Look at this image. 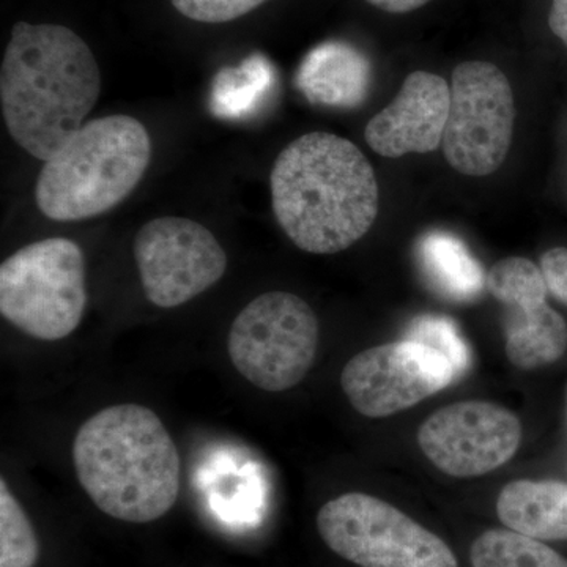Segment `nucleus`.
I'll use <instances>...</instances> for the list:
<instances>
[{
  "label": "nucleus",
  "mask_w": 567,
  "mask_h": 567,
  "mask_svg": "<svg viewBox=\"0 0 567 567\" xmlns=\"http://www.w3.org/2000/svg\"><path fill=\"white\" fill-rule=\"evenodd\" d=\"M73 464L93 505L117 520H158L181 494L177 446L142 405H112L89 417L74 436Z\"/></svg>",
  "instance_id": "nucleus-3"
},
{
  "label": "nucleus",
  "mask_w": 567,
  "mask_h": 567,
  "mask_svg": "<svg viewBox=\"0 0 567 567\" xmlns=\"http://www.w3.org/2000/svg\"><path fill=\"white\" fill-rule=\"evenodd\" d=\"M473 567H567V558L514 529H487L470 548Z\"/></svg>",
  "instance_id": "nucleus-18"
},
{
  "label": "nucleus",
  "mask_w": 567,
  "mask_h": 567,
  "mask_svg": "<svg viewBox=\"0 0 567 567\" xmlns=\"http://www.w3.org/2000/svg\"><path fill=\"white\" fill-rule=\"evenodd\" d=\"M276 219L298 248L336 254L374 226L379 183L364 153L344 137L309 133L290 142L270 175Z\"/></svg>",
  "instance_id": "nucleus-2"
},
{
  "label": "nucleus",
  "mask_w": 567,
  "mask_h": 567,
  "mask_svg": "<svg viewBox=\"0 0 567 567\" xmlns=\"http://www.w3.org/2000/svg\"><path fill=\"white\" fill-rule=\"evenodd\" d=\"M317 529L336 555L360 567H458L442 537L390 503L361 492L320 507Z\"/></svg>",
  "instance_id": "nucleus-7"
},
{
  "label": "nucleus",
  "mask_w": 567,
  "mask_h": 567,
  "mask_svg": "<svg viewBox=\"0 0 567 567\" xmlns=\"http://www.w3.org/2000/svg\"><path fill=\"white\" fill-rule=\"evenodd\" d=\"M275 71L262 54H254L240 66H227L216 74L210 93V110L216 117L240 118L259 110L274 87Z\"/></svg>",
  "instance_id": "nucleus-17"
},
{
  "label": "nucleus",
  "mask_w": 567,
  "mask_h": 567,
  "mask_svg": "<svg viewBox=\"0 0 567 567\" xmlns=\"http://www.w3.org/2000/svg\"><path fill=\"white\" fill-rule=\"evenodd\" d=\"M456 377L443 354L405 339L358 353L346 364L341 385L358 413L385 417L439 393Z\"/></svg>",
  "instance_id": "nucleus-10"
},
{
  "label": "nucleus",
  "mask_w": 567,
  "mask_h": 567,
  "mask_svg": "<svg viewBox=\"0 0 567 567\" xmlns=\"http://www.w3.org/2000/svg\"><path fill=\"white\" fill-rule=\"evenodd\" d=\"M102 74L89 44L61 24L20 21L0 70V103L10 136L48 162L99 102Z\"/></svg>",
  "instance_id": "nucleus-1"
},
{
  "label": "nucleus",
  "mask_w": 567,
  "mask_h": 567,
  "mask_svg": "<svg viewBox=\"0 0 567 567\" xmlns=\"http://www.w3.org/2000/svg\"><path fill=\"white\" fill-rule=\"evenodd\" d=\"M268 0H171L174 9L188 20L204 24H224L259 9Z\"/></svg>",
  "instance_id": "nucleus-21"
},
{
  "label": "nucleus",
  "mask_w": 567,
  "mask_h": 567,
  "mask_svg": "<svg viewBox=\"0 0 567 567\" xmlns=\"http://www.w3.org/2000/svg\"><path fill=\"white\" fill-rule=\"evenodd\" d=\"M548 25H550V31L554 32L567 48V0H551Z\"/></svg>",
  "instance_id": "nucleus-23"
},
{
  "label": "nucleus",
  "mask_w": 567,
  "mask_h": 567,
  "mask_svg": "<svg viewBox=\"0 0 567 567\" xmlns=\"http://www.w3.org/2000/svg\"><path fill=\"white\" fill-rule=\"evenodd\" d=\"M142 289L158 308H177L215 286L226 274L227 256L200 223L177 216L152 219L133 245Z\"/></svg>",
  "instance_id": "nucleus-9"
},
{
  "label": "nucleus",
  "mask_w": 567,
  "mask_h": 567,
  "mask_svg": "<svg viewBox=\"0 0 567 567\" xmlns=\"http://www.w3.org/2000/svg\"><path fill=\"white\" fill-rule=\"evenodd\" d=\"M371 85V65L357 48L342 41L319 44L301 62L297 87L316 104L354 107Z\"/></svg>",
  "instance_id": "nucleus-14"
},
{
  "label": "nucleus",
  "mask_w": 567,
  "mask_h": 567,
  "mask_svg": "<svg viewBox=\"0 0 567 567\" xmlns=\"http://www.w3.org/2000/svg\"><path fill=\"white\" fill-rule=\"evenodd\" d=\"M319 320L303 298L267 292L254 298L230 327V361L238 374L264 391L297 386L311 371Z\"/></svg>",
  "instance_id": "nucleus-6"
},
{
  "label": "nucleus",
  "mask_w": 567,
  "mask_h": 567,
  "mask_svg": "<svg viewBox=\"0 0 567 567\" xmlns=\"http://www.w3.org/2000/svg\"><path fill=\"white\" fill-rule=\"evenodd\" d=\"M450 106L445 78L415 71L406 76L394 102L368 123L365 142L385 158L434 152L445 136Z\"/></svg>",
  "instance_id": "nucleus-13"
},
{
  "label": "nucleus",
  "mask_w": 567,
  "mask_h": 567,
  "mask_svg": "<svg viewBox=\"0 0 567 567\" xmlns=\"http://www.w3.org/2000/svg\"><path fill=\"white\" fill-rule=\"evenodd\" d=\"M496 513L506 528L539 540L567 539V484L514 481L499 492Z\"/></svg>",
  "instance_id": "nucleus-15"
},
{
  "label": "nucleus",
  "mask_w": 567,
  "mask_h": 567,
  "mask_svg": "<svg viewBox=\"0 0 567 567\" xmlns=\"http://www.w3.org/2000/svg\"><path fill=\"white\" fill-rule=\"evenodd\" d=\"M520 440L518 417L505 406L484 401L443 406L417 431L424 456L454 477L494 472L514 457Z\"/></svg>",
  "instance_id": "nucleus-11"
},
{
  "label": "nucleus",
  "mask_w": 567,
  "mask_h": 567,
  "mask_svg": "<svg viewBox=\"0 0 567 567\" xmlns=\"http://www.w3.org/2000/svg\"><path fill=\"white\" fill-rule=\"evenodd\" d=\"M548 292L567 306V248H554L540 257Z\"/></svg>",
  "instance_id": "nucleus-22"
},
{
  "label": "nucleus",
  "mask_w": 567,
  "mask_h": 567,
  "mask_svg": "<svg viewBox=\"0 0 567 567\" xmlns=\"http://www.w3.org/2000/svg\"><path fill=\"white\" fill-rule=\"evenodd\" d=\"M486 286L506 308V354L532 371L555 363L567 349L565 319L547 305L543 270L524 257H507L488 270Z\"/></svg>",
  "instance_id": "nucleus-12"
},
{
  "label": "nucleus",
  "mask_w": 567,
  "mask_h": 567,
  "mask_svg": "<svg viewBox=\"0 0 567 567\" xmlns=\"http://www.w3.org/2000/svg\"><path fill=\"white\" fill-rule=\"evenodd\" d=\"M85 264L69 238H47L18 249L0 265V312L22 333L59 341L84 316Z\"/></svg>",
  "instance_id": "nucleus-5"
},
{
  "label": "nucleus",
  "mask_w": 567,
  "mask_h": 567,
  "mask_svg": "<svg viewBox=\"0 0 567 567\" xmlns=\"http://www.w3.org/2000/svg\"><path fill=\"white\" fill-rule=\"evenodd\" d=\"M365 2L386 13L402 14L421 9L431 0H365Z\"/></svg>",
  "instance_id": "nucleus-24"
},
{
  "label": "nucleus",
  "mask_w": 567,
  "mask_h": 567,
  "mask_svg": "<svg viewBox=\"0 0 567 567\" xmlns=\"http://www.w3.org/2000/svg\"><path fill=\"white\" fill-rule=\"evenodd\" d=\"M152 156L147 130L130 115L84 123L41 167L35 203L52 221H82L125 200Z\"/></svg>",
  "instance_id": "nucleus-4"
},
{
  "label": "nucleus",
  "mask_w": 567,
  "mask_h": 567,
  "mask_svg": "<svg viewBox=\"0 0 567 567\" xmlns=\"http://www.w3.org/2000/svg\"><path fill=\"white\" fill-rule=\"evenodd\" d=\"M406 341L429 347L434 352L443 354L456 375L464 374L470 364V352L464 339L458 334L457 328L446 317L421 316L416 317L406 331Z\"/></svg>",
  "instance_id": "nucleus-20"
},
{
  "label": "nucleus",
  "mask_w": 567,
  "mask_h": 567,
  "mask_svg": "<svg viewBox=\"0 0 567 567\" xmlns=\"http://www.w3.org/2000/svg\"><path fill=\"white\" fill-rule=\"evenodd\" d=\"M516 104L506 74L494 63L464 62L453 71L442 147L458 174L486 177L509 153Z\"/></svg>",
  "instance_id": "nucleus-8"
},
{
  "label": "nucleus",
  "mask_w": 567,
  "mask_h": 567,
  "mask_svg": "<svg viewBox=\"0 0 567 567\" xmlns=\"http://www.w3.org/2000/svg\"><path fill=\"white\" fill-rule=\"evenodd\" d=\"M420 259L436 290L451 300H473L486 286L483 268L454 235H425L420 244Z\"/></svg>",
  "instance_id": "nucleus-16"
},
{
  "label": "nucleus",
  "mask_w": 567,
  "mask_h": 567,
  "mask_svg": "<svg viewBox=\"0 0 567 567\" xmlns=\"http://www.w3.org/2000/svg\"><path fill=\"white\" fill-rule=\"evenodd\" d=\"M40 546L28 514L0 481V567H33Z\"/></svg>",
  "instance_id": "nucleus-19"
}]
</instances>
